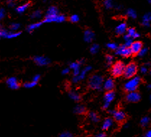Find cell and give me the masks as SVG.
<instances>
[{"instance_id":"obj_1","label":"cell","mask_w":151,"mask_h":137,"mask_svg":"<svg viewBox=\"0 0 151 137\" xmlns=\"http://www.w3.org/2000/svg\"><path fill=\"white\" fill-rule=\"evenodd\" d=\"M141 83V79L139 77L137 76H134V77L129 78V80L124 84V90H126L127 93L129 92H132V91H136V90L137 89V88L139 87V85Z\"/></svg>"},{"instance_id":"obj_2","label":"cell","mask_w":151,"mask_h":137,"mask_svg":"<svg viewBox=\"0 0 151 137\" xmlns=\"http://www.w3.org/2000/svg\"><path fill=\"white\" fill-rule=\"evenodd\" d=\"M104 82V78L102 76L94 75L89 79V86L91 89L99 90L102 88Z\"/></svg>"},{"instance_id":"obj_3","label":"cell","mask_w":151,"mask_h":137,"mask_svg":"<svg viewBox=\"0 0 151 137\" xmlns=\"http://www.w3.org/2000/svg\"><path fill=\"white\" fill-rule=\"evenodd\" d=\"M137 72V67L134 63H129L128 65L125 66L124 72V76L126 78L129 79L134 77Z\"/></svg>"},{"instance_id":"obj_4","label":"cell","mask_w":151,"mask_h":137,"mask_svg":"<svg viewBox=\"0 0 151 137\" xmlns=\"http://www.w3.org/2000/svg\"><path fill=\"white\" fill-rule=\"evenodd\" d=\"M125 65L123 62H117L113 65L111 69V74L114 77H119L122 75H124Z\"/></svg>"},{"instance_id":"obj_5","label":"cell","mask_w":151,"mask_h":137,"mask_svg":"<svg viewBox=\"0 0 151 137\" xmlns=\"http://www.w3.org/2000/svg\"><path fill=\"white\" fill-rule=\"evenodd\" d=\"M66 20V17L63 14H57L55 16H49L46 15L44 17V20L43 22L46 23H51V22H58V23H61V22H65Z\"/></svg>"},{"instance_id":"obj_6","label":"cell","mask_w":151,"mask_h":137,"mask_svg":"<svg viewBox=\"0 0 151 137\" xmlns=\"http://www.w3.org/2000/svg\"><path fill=\"white\" fill-rule=\"evenodd\" d=\"M91 69H92V67L91 66H87L84 69H83L80 71V72L78 75L74 76V77L72 78V82L74 83H78V82L83 80L86 77L87 74L91 72Z\"/></svg>"},{"instance_id":"obj_7","label":"cell","mask_w":151,"mask_h":137,"mask_svg":"<svg viewBox=\"0 0 151 137\" xmlns=\"http://www.w3.org/2000/svg\"><path fill=\"white\" fill-rule=\"evenodd\" d=\"M116 54L123 57H129L131 55H132V52L130 47H127L124 44L122 46H118L117 49L116 50Z\"/></svg>"},{"instance_id":"obj_8","label":"cell","mask_w":151,"mask_h":137,"mask_svg":"<svg viewBox=\"0 0 151 137\" xmlns=\"http://www.w3.org/2000/svg\"><path fill=\"white\" fill-rule=\"evenodd\" d=\"M115 98V93L114 92L110 90V91H107V93H106L105 95H104V109H107L110 105L111 103L113 102V100Z\"/></svg>"},{"instance_id":"obj_9","label":"cell","mask_w":151,"mask_h":137,"mask_svg":"<svg viewBox=\"0 0 151 137\" xmlns=\"http://www.w3.org/2000/svg\"><path fill=\"white\" fill-rule=\"evenodd\" d=\"M33 61L37 65L40 66V67H44V66H47L50 64V59L43 56H35L33 58Z\"/></svg>"},{"instance_id":"obj_10","label":"cell","mask_w":151,"mask_h":137,"mask_svg":"<svg viewBox=\"0 0 151 137\" xmlns=\"http://www.w3.org/2000/svg\"><path fill=\"white\" fill-rule=\"evenodd\" d=\"M140 98V95L136 91L129 92L126 97L127 100L130 103H137L138 101H139Z\"/></svg>"},{"instance_id":"obj_11","label":"cell","mask_w":151,"mask_h":137,"mask_svg":"<svg viewBox=\"0 0 151 137\" xmlns=\"http://www.w3.org/2000/svg\"><path fill=\"white\" fill-rule=\"evenodd\" d=\"M111 113L113 115L114 119L116 122H123L126 118V115L123 111L121 110H111Z\"/></svg>"},{"instance_id":"obj_12","label":"cell","mask_w":151,"mask_h":137,"mask_svg":"<svg viewBox=\"0 0 151 137\" xmlns=\"http://www.w3.org/2000/svg\"><path fill=\"white\" fill-rule=\"evenodd\" d=\"M83 64L82 61H79V62H72L70 64V69L73 71V75L76 76L80 73L81 71V64Z\"/></svg>"},{"instance_id":"obj_13","label":"cell","mask_w":151,"mask_h":137,"mask_svg":"<svg viewBox=\"0 0 151 137\" xmlns=\"http://www.w3.org/2000/svg\"><path fill=\"white\" fill-rule=\"evenodd\" d=\"M6 83H7L8 87L12 90H18L20 88V83L15 77L9 78L6 82Z\"/></svg>"},{"instance_id":"obj_14","label":"cell","mask_w":151,"mask_h":137,"mask_svg":"<svg viewBox=\"0 0 151 137\" xmlns=\"http://www.w3.org/2000/svg\"><path fill=\"white\" fill-rule=\"evenodd\" d=\"M130 48L132 52V54H138L141 49L142 48V43L140 41H133L130 46Z\"/></svg>"},{"instance_id":"obj_15","label":"cell","mask_w":151,"mask_h":137,"mask_svg":"<svg viewBox=\"0 0 151 137\" xmlns=\"http://www.w3.org/2000/svg\"><path fill=\"white\" fill-rule=\"evenodd\" d=\"M95 38V34L91 30H86L84 33L83 39L87 43H91Z\"/></svg>"},{"instance_id":"obj_16","label":"cell","mask_w":151,"mask_h":137,"mask_svg":"<svg viewBox=\"0 0 151 137\" xmlns=\"http://www.w3.org/2000/svg\"><path fill=\"white\" fill-rule=\"evenodd\" d=\"M127 30V27L125 22H121L116 27V33L118 35H124Z\"/></svg>"},{"instance_id":"obj_17","label":"cell","mask_w":151,"mask_h":137,"mask_svg":"<svg viewBox=\"0 0 151 137\" xmlns=\"http://www.w3.org/2000/svg\"><path fill=\"white\" fill-rule=\"evenodd\" d=\"M103 87L107 91H110V90H113L114 88V82L112 79L109 78L106 80L105 82H104V85Z\"/></svg>"},{"instance_id":"obj_18","label":"cell","mask_w":151,"mask_h":137,"mask_svg":"<svg viewBox=\"0 0 151 137\" xmlns=\"http://www.w3.org/2000/svg\"><path fill=\"white\" fill-rule=\"evenodd\" d=\"M43 22H33V23L30 24V25H29L27 27V30H28V32H30V33L33 32L34 30H37L38 28H39V27L43 25Z\"/></svg>"},{"instance_id":"obj_19","label":"cell","mask_w":151,"mask_h":137,"mask_svg":"<svg viewBox=\"0 0 151 137\" xmlns=\"http://www.w3.org/2000/svg\"><path fill=\"white\" fill-rule=\"evenodd\" d=\"M151 22V13L148 12V13H146L144 14L143 17H142V24L145 27H149L150 26V24Z\"/></svg>"},{"instance_id":"obj_20","label":"cell","mask_w":151,"mask_h":137,"mask_svg":"<svg viewBox=\"0 0 151 137\" xmlns=\"http://www.w3.org/2000/svg\"><path fill=\"white\" fill-rule=\"evenodd\" d=\"M112 126H113V120L111 118H106L104 120L102 124V129L107 131L111 128Z\"/></svg>"},{"instance_id":"obj_21","label":"cell","mask_w":151,"mask_h":137,"mask_svg":"<svg viewBox=\"0 0 151 137\" xmlns=\"http://www.w3.org/2000/svg\"><path fill=\"white\" fill-rule=\"evenodd\" d=\"M29 6H30V3H25V4H22V5L18 6L17 7H16L15 11L18 14H22L28 9Z\"/></svg>"},{"instance_id":"obj_22","label":"cell","mask_w":151,"mask_h":137,"mask_svg":"<svg viewBox=\"0 0 151 137\" xmlns=\"http://www.w3.org/2000/svg\"><path fill=\"white\" fill-rule=\"evenodd\" d=\"M68 95L70 97V98L72 100L75 101V102H78L80 100V95L78 94L77 92L73 91V90H71V91L69 92L68 93Z\"/></svg>"},{"instance_id":"obj_23","label":"cell","mask_w":151,"mask_h":137,"mask_svg":"<svg viewBox=\"0 0 151 137\" xmlns=\"http://www.w3.org/2000/svg\"><path fill=\"white\" fill-rule=\"evenodd\" d=\"M46 15L49 16H55L59 14V10L55 6H51L48 9L47 12H46Z\"/></svg>"},{"instance_id":"obj_24","label":"cell","mask_w":151,"mask_h":137,"mask_svg":"<svg viewBox=\"0 0 151 137\" xmlns=\"http://www.w3.org/2000/svg\"><path fill=\"white\" fill-rule=\"evenodd\" d=\"M127 34L129 35L132 38H137L139 36V33L133 27H129V28L127 29Z\"/></svg>"},{"instance_id":"obj_25","label":"cell","mask_w":151,"mask_h":137,"mask_svg":"<svg viewBox=\"0 0 151 137\" xmlns=\"http://www.w3.org/2000/svg\"><path fill=\"white\" fill-rule=\"evenodd\" d=\"M133 39H134V38H132V37L129 36L128 34L124 35V40L125 41V46H127V47H130V46H131V44L132 43V42L134 41Z\"/></svg>"},{"instance_id":"obj_26","label":"cell","mask_w":151,"mask_h":137,"mask_svg":"<svg viewBox=\"0 0 151 137\" xmlns=\"http://www.w3.org/2000/svg\"><path fill=\"white\" fill-rule=\"evenodd\" d=\"M86 108L83 105H78L75 108V109H74V112L77 114H80V115L84 114L85 113H86Z\"/></svg>"},{"instance_id":"obj_27","label":"cell","mask_w":151,"mask_h":137,"mask_svg":"<svg viewBox=\"0 0 151 137\" xmlns=\"http://www.w3.org/2000/svg\"><path fill=\"white\" fill-rule=\"evenodd\" d=\"M88 116H89V118L91 119V121L93 122V123H97V122L99 121V117L96 113H93V112L90 113Z\"/></svg>"},{"instance_id":"obj_28","label":"cell","mask_w":151,"mask_h":137,"mask_svg":"<svg viewBox=\"0 0 151 137\" xmlns=\"http://www.w3.org/2000/svg\"><path fill=\"white\" fill-rule=\"evenodd\" d=\"M21 35V32H10V33H8L7 38L8 39H12V38H17L18 36Z\"/></svg>"},{"instance_id":"obj_29","label":"cell","mask_w":151,"mask_h":137,"mask_svg":"<svg viewBox=\"0 0 151 137\" xmlns=\"http://www.w3.org/2000/svg\"><path fill=\"white\" fill-rule=\"evenodd\" d=\"M41 16H42V12L41 10H39V9H38V10L33 12V13L30 15V17L32 19H39L41 18Z\"/></svg>"},{"instance_id":"obj_30","label":"cell","mask_w":151,"mask_h":137,"mask_svg":"<svg viewBox=\"0 0 151 137\" xmlns=\"http://www.w3.org/2000/svg\"><path fill=\"white\" fill-rule=\"evenodd\" d=\"M99 48H100V46H99V44H96V43H94L91 46V48H90V51L92 54H96L99 52Z\"/></svg>"},{"instance_id":"obj_31","label":"cell","mask_w":151,"mask_h":137,"mask_svg":"<svg viewBox=\"0 0 151 137\" xmlns=\"http://www.w3.org/2000/svg\"><path fill=\"white\" fill-rule=\"evenodd\" d=\"M104 5L106 9H110L114 7V3L112 0H104Z\"/></svg>"},{"instance_id":"obj_32","label":"cell","mask_w":151,"mask_h":137,"mask_svg":"<svg viewBox=\"0 0 151 137\" xmlns=\"http://www.w3.org/2000/svg\"><path fill=\"white\" fill-rule=\"evenodd\" d=\"M127 14L128 17H131L132 19H135L137 17V13L133 9H128L127 10Z\"/></svg>"},{"instance_id":"obj_33","label":"cell","mask_w":151,"mask_h":137,"mask_svg":"<svg viewBox=\"0 0 151 137\" xmlns=\"http://www.w3.org/2000/svg\"><path fill=\"white\" fill-rule=\"evenodd\" d=\"M37 84H38V82H36L33 81V80H32V81L30 82H25V83L24 84V87H25V88H27V89H30V88H34L35 86H36Z\"/></svg>"},{"instance_id":"obj_34","label":"cell","mask_w":151,"mask_h":137,"mask_svg":"<svg viewBox=\"0 0 151 137\" xmlns=\"http://www.w3.org/2000/svg\"><path fill=\"white\" fill-rule=\"evenodd\" d=\"M150 123V118L148 117H143L140 121V124L142 126L145 127Z\"/></svg>"},{"instance_id":"obj_35","label":"cell","mask_w":151,"mask_h":137,"mask_svg":"<svg viewBox=\"0 0 151 137\" xmlns=\"http://www.w3.org/2000/svg\"><path fill=\"white\" fill-rule=\"evenodd\" d=\"M20 27V25L17 22H12V24L9 26V28H10L11 30H13V31H15V30H19Z\"/></svg>"},{"instance_id":"obj_36","label":"cell","mask_w":151,"mask_h":137,"mask_svg":"<svg viewBox=\"0 0 151 137\" xmlns=\"http://www.w3.org/2000/svg\"><path fill=\"white\" fill-rule=\"evenodd\" d=\"M80 20V17L78 14H72V15L70 16V21L72 23H76L78 21Z\"/></svg>"},{"instance_id":"obj_37","label":"cell","mask_w":151,"mask_h":137,"mask_svg":"<svg viewBox=\"0 0 151 137\" xmlns=\"http://www.w3.org/2000/svg\"><path fill=\"white\" fill-rule=\"evenodd\" d=\"M106 47L109 48V49L113 50V51H116L118 48V46H117L116 43H109L106 44Z\"/></svg>"},{"instance_id":"obj_38","label":"cell","mask_w":151,"mask_h":137,"mask_svg":"<svg viewBox=\"0 0 151 137\" xmlns=\"http://www.w3.org/2000/svg\"><path fill=\"white\" fill-rule=\"evenodd\" d=\"M8 33L9 32H7L5 29H0V39L2 38H7Z\"/></svg>"},{"instance_id":"obj_39","label":"cell","mask_w":151,"mask_h":137,"mask_svg":"<svg viewBox=\"0 0 151 137\" xmlns=\"http://www.w3.org/2000/svg\"><path fill=\"white\" fill-rule=\"evenodd\" d=\"M113 60L114 57L112 56H111V55H107V56H106V62L108 65H111V64H112V62H113Z\"/></svg>"},{"instance_id":"obj_40","label":"cell","mask_w":151,"mask_h":137,"mask_svg":"<svg viewBox=\"0 0 151 137\" xmlns=\"http://www.w3.org/2000/svg\"><path fill=\"white\" fill-rule=\"evenodd\" d=\"M147 48H142V49L139 51V52L138 53V55H139V56H140V57H142V56H145L146 54H147Z\"/></svg>"},{"instance_id":"obj_41","label":"cell","mask_w":151,"mask_h":137,"mask_svg":"<svg viewBox=\"0 0 151 137\" xmlns=\"http://www.w3.org/2000/svg\"><path fill=\"white\" fill-rule=\"evenodd\" d=\"M60 137H71L72 136V133L69 131H65V132H62L60 135H59Z\"/></svg>"},{"instance_id":"obj_42","label":"cell","mask_w":151,"mask_h":137,"mask_svg":"<svg viewBox=\"0 0 151 137\" xmlns=\"http://www.w3.org/2000/svg\"><path fill=\"white\" fill-rule=\"evenodd\" d=\"M16 0H7V4L9 7H12L15 5Z\"/></svg>"},{"instance_id":"obj_43","label":"cell","mask_w":151,"mask_h":137,"mask_svg":"<svg viewBox=\"0 0 151 137\" xmlns=\"http://www.w3.org/2000/svg\"><path fill=\"white\" fill-rule=\"evenodd\" d=\"M4 16H5V11H4V9L1 8L0 9V21L4 18Z\"/></svg>"},{"instance_id":"obj_44","label":"cell","mask_w":151,"mask_h":137,"mask_svg":"<svg viewBox=\"0 0 151 137\" xmlns=\"http://www.w3.org/2000/svg\"><path fill=\"white\" fill-rule=\"evenodd\" d=\"M147 72V66L144 65L140 68V72L142 74H145Z\"/></svg>"},{"instance_id":"obj_45","label":"cell","mask_w":151,"mask_h":137,"mask_svg":"<svg viewBox=\"0 0 151 137\" xmlns=\"http://www.w3.org/2000/svg\"><path fill=\"white\" fill-rule=\"evenodd\" d=\"M40 78H41V75H36L34 76V77H33V80H33V81L36 82H39V80H40Z\"/></svg>"},{"instance_id":"obj_46","label":"cell","mask_w":151,"mask_h":137,"mask_svg":"<svg viewBox=\"0 0 151 137\" xmlns=\"http://www.w3.org/2000/svg\"><path fill=\"white\" fill-rule=\"evenodd\" d=\"M70 72V68H65V69H64L63 70H62V75H68Z\"/></svg>"},{"instance_id":"obj_47","label":"cell","mask_w":151,"mask_h":137,"mask_svg":"<svg viewBox=\"0 0 151 137\" xmlns=\"http://www.w3.org/2000/svg\"><path fill=\"white\" fill-rule=\"evenodd\" d=\"M145 136L146 137H151V129L147 131L145 133Z\"/></svg>"},{"instance_id":"obj_48","label":"cell","mask_w":151,"mask_h":137,"mask_svg":"<svg viewBox=\"0 0 151 137\" xmlns=\"http://www.w3.org/2000/svg\"><path fill=\"white\" fill-rule=\"evenodd\" d=\"M106 136V135L104 133H99V134H98L96 136H98V137H105Z\"/></svg>"},{"instance_id":"obj_49","label":"cell","mask_w":151,"mask_h":137,"mask_svg":"<svg viewBox=\"0 0 151 137\" xmlns=\"http://www.w3.org/2000/svg\"><path fill=\"white\" fill-rule=\"evenodd\" d=\"M147 88H148V89H151V84H149V85H147Z\"/></svg>"},{"instance_id":"obj_50","label":"cell","mask_w":151,"mask_h":137,"mask_svg":"<svg viewBox=\"0 0 151 137\" xmlns=\"http://www.w3.org/2000/svg\"><path fill=\"white\" fill-rule=\"evenodd\" d=\"M147 2L149 3V4H151V0H147Z\"/></svg>"},{"instance_id":"obj_51","label":"cell","mask_w":151,"mask_h":137,"mask_svg":"<svg viewBox=\"0 0 151 137\" xmlns=\"http://www.w3.org/2000/svg\"><path fill=\"white\" fill-rule=\"evenodd\" d=\"M150 100H151V96H150Z\"/></svg>"},{"instance_id":"obj_52","label":"cell","mask_w":151,"mask_h":137,"mask_svg":"<svg viewBox=\"0 0 151 137\" xmlns=\"http://www.w3.org/2000/svg\"><path fill=\"white\" fill-rule=\"evenodd\" d=\"M150 74H151V69H150Z\"/></svg>"},{"instance_id":"obj_53","label":"cell","mask_w":151,"mask_h":137,"mask_svg":"<svg viewBox=\"0 0 151 137\" xmlns=\"http://www.w3.org/2000/svg\"><path fill=\"white\" fill-rule=\"evenodd\" d=\"M43 1H46V0H43Z\"/></svg>"}]
</instances>
